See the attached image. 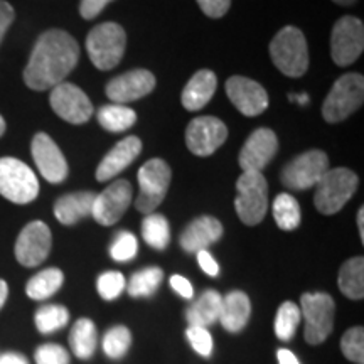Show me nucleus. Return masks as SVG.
Masks as SVG:
<instances>
[{
    "mask_svg": "<svg viewBox=\"0 0 364 364\" xmlns=\"http://www.w3.org/2000/svg\"><path fill=\"white\" fill-rule=\"evenodd\" d=\"M80 59V46L66 31H46L36 41L29 63L24 70V81L31 90H51L63 83L75 70Z\"/></svg>",
    "mask_w": 364,
    "mask_h": 364,
    "instance_id": "f257e3e1",
    "label": "nucleus"
},
{
    "mask_svg": "<svg viewBox=\"0 0 364 364\" xmlns=\"http://www.w3.org/2000/svg\"><path fill=\"white\" fill-rule=\"evenodd\" d=\"M273 65L290 78L306 75L309 68V51L306 36L294 26H287L277 33L270 44Z\"/></svg>",
    "mask_w": 364,
    "mask_h": 364,
    "instance_id": "f03ea898",
    "label": "nucleus"
},
{
    "mask_svg": "<svg viewBox=\"0 0 364 364\" xmlns=\"http://www.w3.org/2000/svg\"><path fill=\"white\" fill-rule=\"evenodd\" d=\"M127 34L117 22H105L91 29L86 38V51L95 66L102 71L113 70L125 54Z\"/></svg>",
    "mask_w": 364,
    "mask_h": 364,
    "instance_id": "7ed1b4c3",
    "label": "nucleus"
},
{
    "mask_svg": "<svg viewBox=\"0 0 364 364\" xmlns=\"http://www.w3.org/2000/svg\"><path fill=\"white\" fill-rule=\"evenodd\" d=\"M358 182V176L346 167H336V169L327 171L324 177L318 181L316 196H314V204H316L317 211L327 216L339 213L356 193Z\"/></svg>",
    "mask_w": 364,
    "mask_h": 364,
    "instance_id": "20e7f679",
    "label": "nucleus"
},
{
    "mask_svg": "<svg viewBox=\"0 0 364 364\" xmlns=\"http://www.w3.org/2000/svg\"><path fill=\"white\" fill-rule=\"evenodd\" d=\"M364 100V78L358 73H348L336 81L322 105V115L329 124H338L361 108Z\"/></svg>",
    "mask_w": 364,
    "mask_h": 364,
    "instance_id": "39448f33",
    "label": "nucleus"
},
{
    "mask_svg": "<svg viewBox=\"0 0 364 364\" xmlns=\"http://www.w3.org/2000/svg\"><path fill=\"white\" fill-rule=\"evenodd\" d=\"M238 198L235 208L240 220L248 226L258 225L268 209V184L262 172H243L236 181Z\"/></svg>",
    "mask_w": 364,
    "mask_h": 364,
    "instance_id": "423d86ee",
    "label": "nucleus"
},
{
    "mask_svg": "<svg viewBox=\"0 0 364 364\" xmlns=\"http://www.w3.org/2000/svg\"><path fill=\"white\" fill-rule=\"evenodd\" d=\"M0 194L16 204L34 201L39 194V182L34 171L14 157L0 159Z\"/></svg>",
    "mask_w": 364,
    "mask_h": 364,
    "instance_id": "0eeeda50",
    "label": "nucleus"
},
{
    "mask_svg": "<svg viewBox=\"0 0 364 364\" xmlns=\"http://www.w3.org/2000/svg\"><path fill=\"white\" fill-rule=\"evenodd\" d=\"M171 167L162 159H152L145 162L139 171L140 194L135 201L136 211L152 215L161 206L171 184Z\"/></svg>",
    "mask_w": 364,
    "mask_h": 364,
    "instance_id": "6e6552de",
    "label": "nucleus"
},
{
    "mask_svg": "<svg viewBox=\"0 0 364 364\" xmlns=\"http://www.w3.org/2000/svg\"><path fill=\"white\" fill-rule=\"evenodd\" d=\"M300 316L306 318V341L309 344H321L334 327V300L329 294H304L300 297Z\"/></svg>",
    "mask_w": 364,
    "mask_h": 364,
    "instance_id": "1a4fd4ad",
    "label": "nucleus"
},
{
    "mask_svg": "<svg viewBox=\"0 0 364 364\" xmlns=\"http://www.w3.org/2000/svg\"><path fill=\"white\" fill-rule=\"evenodd\" d=\"M329 171V157L322 150H309L289 162L282 171V182L292 191L311 189Z\"/></svg>",
    "mask_w": 364,
    "mask_h": 364,
    "instance_id": "9d476101",
    "label": "nucleus"
},
{
    "mask_svg": "<svg viewBox=\"0 0 364 364\" xmlns=\"http://www.w3.org/2000/svg\"><path fill=\"white\" fill-rule=\"evenodd\" d=\"M364 26L353 16H344L331 34V56L338 66H349L363 54Z\"/></svg>",
    "mask_w": 364,
    "mask_h": 364,
    "instance_id": "9b49d317",
    "label": "nucleus"
},
{
    "mask_svg": "<svg viewBox=\"0 0 364 364\" xmlns=\"http://www.w3.org/2000/svg\"><path fill=\"white\" fill-rule=\"evenodd\" d=\"M228 129L220 118L206 115L198 117L188 125L186 144L194 156L208 157L226 142Z\"/></svg>",
    "mask_w": 364,
    "mask_h": 364,
    "instance_id": "f8f14e48",
    "label": "nucleus"
},
{
    "mask_svg": "<svg viewBox=\"0 0 364 364\" xmlns=\"http://www.w3.org/2000/svg\"><path fill=\"white\" fill-rule=\"evenodd\" d=\"M51 107L58 117L73 125H81L93 115V105L85 91L73 83H59L51 91Z\"/></svg>",
    "mask_w": 364,
    "mask_h": 364,
    "instance_id": "ddd939ff",
    "label": "nucleus"
},
{
    "mask_svg": "<svg viewBox=\"0 0 364 364\" xmlns=\"http://www.w3.org/2000/svg\"><path fill=\"white\" fill-rule=\"evenodd\" d=\"M51 230L43 221L26 225L16 241V258L24 267H38L51 252Z\"/></svg>",
    "mask_w": 364,
    "mask_h": 364,
    "instance_id": "4468645a",
    "label": "nucleus"
},
{
    "mask_svg": "<svg viewBox=\"0 0 364 364\" xmlns=\"http://www.w3.org/2000/svg\"><path fill=\"white\" fill-rule=\"evenodd\" d=\"M132 203V186L130 182L118 179L108 186L102 194H97L91 216L95 221L103 226H112L122 220L125 211Z\"/></svg>",
    "mask_w": 364,
    "mask_h": 364,
    "instance_id": "2eb2a0df",
    "label": "nucleus"
},
{
    "mask_svg": "<svg viewBox=\"0 0 364 364\" xmlns=\"http://www.w3.org/2000/svg\"><path fill=\"white\" fill-rule=\"evenodd\" d=\"M33 159L38 166L41 176L51 184H59L68 177V162L56 142L48 134H36L31 145Z\"/></svg>",
    "mask_w": 364,
    "mask_h": 364,
    "instance_id": "dca6fc26",
    "label": "nucleus"
},
{
    "mask_svg": "<svg viewBox=\"0 0 364 364\" xmlns=\"http://www.w3.org/2000/svg\"><path fill=\"white\" fill-rule=\"evenodd\" d=\"M226 93L236 110L245 117H257L268 108L267 90L245 76H231L226 81Z\"/></svg>",
    "mask_w": 364,
    "mask_h": 364,
    "instance_id": "f3484780",
    "label": "nucleus"
},
{
    "mask_svg": "<svg viewBox=\"0 0 364 364\" xmlns=\"http://www.w3.org/2000/svg\"><path fill=\"white\" fill-rule=\"evenodd\" d=\"M279 150V140L270 129H257L248 136L240 152V166L245 172H262Z\"/></svg>",
    "mask_w": 364,
    "mask_h": 364,
    "instance_id": "a211bd4d",
    "label": "nucleus"
},
{
    "mask_svg": "<svg viewBox=\"0 0 364 364\" xmlns=\"http://www.w3.org/2000/svg\"><path fill=\"white\" fill-rule=\"evenodd\" d=\"M156 88V76L147 70H132L113 78L107 85V97L113 103H130Z\"/></svg>",
    "mask_w": 364,
    "mask_h": 364,
    "instance_id": "6ab92c4d",
    "label": "nucleus"
},
{
    "mask_svg": "<svg viewBox=\"0 0 364 364\" xmlns=\"http://www.w3.org/2000/svg\"><path fill=\"white\" fill-rule=\"evenodd\" d=\"M140 152H142V142H140L139 136L132 135L127 136L124 140H120V142L103 157V161L100 162L97 169V179L100 182H107L113 179V177L120 174L125 167H129L130 164L139 157Z\"/></svg>",
    "mask_w": 364,
    "mask_h": 364,
    "instance_id": "aec40b11",
    "label": "nucleus"
},
{
    "mask_svg": "<svg viewBox=\"0 0 364 364\" xmlns=\"http://www.w3.org/2000/svg\"><path fill=\"white\" fill-rule=\"evenodd\" d=\"M223 236V225L213 216H201L193 223L181 235V247L188 253H198L208 250Z\"/></svg>",
    "mask_w": 364,
    "mask_h": 364,
    "instance_id": "412c9836",
    "label": "nucleus"
},
{
    "mask_svg": "<svg viewBox=\"0 0 364 364\" xmlns=\"http://www.w3.org/2000/svg\"><path fill=\"white\" fill-rule=\"evenodd\" d=\"M218 78L215 73L209 70L198 71L193 78L189 80V83L186 85V88L182 90V107L189 112L201 110V108H204L209 103V100L213 98Z\"/></svg>",
    "mask_w": 364,
    "mask_h": 364,
    "instance_id": "4be33fe9",
    "label": "nucleus"
},
{
    "mask_svg": "<svg viewBox=\"0 0 364 364\" xmlns=\"http://www.w3.org/2000/svg\"><path fill=\"white\" fill-rule=\"evenodd\" d=\"M95 198H97V194L90 193V191L63 196L54 204V216L61 225H76L80 220L91 215Z\"/></svg>",
    "mask_w": 364,
    "mask_h": 364,
    "instance_id": "5701e85b",
    "label": "nucleus"
},
{
    "mask_svg": "<svg viewBox=\"0 0 364 364\" xmlns=\"http://www.w3.org/2000/svg\"><path fill=\"white\" fill-rule=\"evenodd\" d=\"M250 316H252V302L247 294L235 290L223 297L220 322L228 332L236 334V332L243 331L245 326L248 324Z\"/></svg>",
    "mask_w": 364,
    "mask_h": 364,
    "instance_id": "b1692460",
    "label": "nucleus"
},
{
    "mask_svg": "<svg viewBox=\"0 0 364 364\" xmlns=\"http://www.w3.org/2000/svg\"><path fill=\"white\" fill-rule=\"evenodd\" d=\"M223 297L216 290H206L196 302L188 309L186 318L191 327H208L220 321Z\"/></svg>",
    "mask_w": 364,
    "mask_h": 364,
    "instance_id": "393cba45",
    "label": "nucleus"
},
{
    "mask_svg": "<svg viewBox=\"0 0 364 364\" xmlns=\"http://www.w3.org/2000/svg\"><path fill=\"white\" fill-rule=\"evenodd\" d=\"M70 346L76 358L90 359L97 351L98 331L90 318H78L70 332Z\"/></svg>",
    "mask_w": 364,
    "mask_h": 364,
    "instance_id": "a878e982",
    "label": "nucleus"
},
{
    "mask_svg": "<svg viewBox=\"0 0 364 364\" xmlns=\"http://www.w3.org/2000/svg\"><path fill=\"white\" fill-rule=\"evenodd\" d=\"M339 290L346 297L361 300L364 297V260L363 257L351 258L339 270Z\"/></svg>",
    "mask_w": 364,
    "mask_h": 364,
    "instance_id": "bb28decb",
    "label": "nucleus"
},
{
    "mask_svg": "<svg viewBox=\"0 0 364 364\" xmlns=\"http://www.w3.org/2000/svg\"><path fill=\"white\" fill-rule=\"evenodd\" d=\"M63 282H65V275L59 268H46L27 282L26 294L33 300H46L61 289Z\"/></svg>",
    "mask_w": 364,
    "mask_h": 364,
    "instance_id": "cd10ccee",
    "label": "nucleus"
},
{
    "mask_svg": "<svg viewBox=\"0 0 364 364\" xmlns=\"http://www.w3.org/2000/svg\"><path fill=\"white\" fill-rule=\"evenodd\" d=\"M136 122V113L124 105H107L98 112V124L108 132L129 130Z\"/></svg>",
    "mask_w": 364,
    "mask_h": 364,
    "instance_id": "c85d7f7f",
    "label": "nucleus"
},
{
    "mask_svg": "<svg viewBox=\"0 0 364 364\" xmlns=\"http://www.w3.org/2000/svg\"><path fill=\"white\" fill-rule=\"evenodd\" d=\"M273 220L284 231H292L299 228L302 216H300L297 199L287 193L277 196L275 201H273Z\"/></svg>",
    "mask_w": 364,
    "mask_h": 364,
    "instance_id": "c756f323",
    "label": "nucleus"
},
{
    "mask_svg": "<svg viewBox=\"0 0 364 364\" xmlns=\"http://www.w3.org/2000/svg\"><path fill=\"white\" fill-rule=\"evenodd\" d=\"M164 279V272L159 267H149L134 273L130 277L129 285L125 287L132 297H150L157 292Z\"/></svg>",
    "mask_w": 364,
    "mask_h": 364,
    "instance_id": "7c9ffc66",
    "label": "nucleus"
},
{
    "mask_svg": "<svg viewBox=\"0 0 364 364\" xmlns=\"http://www.w3.org/2000/svg\"><path fill=\"white\" fill-rule=\"evenodd\" d=\"M142 238L149 247L166 250L171 241L169 221L162 215H147L142 221Z\"/></svg>",
    "mask_w": 364,
    "mask_h": 364,
    "instance_id": "2f4dec72",
    "label": "nucleus"
},
{
    "mask_svg": "<svg viewBox=\"0 0 364 364\" xmlns=\"http://www.w3.org/2000/svg\"><path fill=\"white\" fill-rule=\"evenodd\" d=\"M34 322L41 334H53V332L63 329L70 322V312L65 306L48 304V306L38 309Z\"/></svg>",
    "mask_w": 364,
    "mask_h": 364,
    "instance_id": "473e14b6",
    "label": "nucleus"
},
{
    "mask_svg": "<svg viewBox=\"0 0 364 364\" xmlns=\"http://www.w3.org/2000/svg\"><path fill=\"white\" fill-rule=\"evenodd\" d=\"M300 309L294 302H284L275 316V334L280 341H292L300 324Z\"/></svg>",
    "mask_w": 364,
    "mask_h": 364,
    "instance_id": "72a5a7b5",
    "label": "nucleus"
},
{
    "mask_svg": "<svg viewBox=\"0 0 364 364\" xmlns=\"http://www.w3.org/2000/svg\"><path fill=\"white\" fill-rule=\"evenodd\" d=\"M132 334L125 326H115L105 334L103 351L108 358L122 359L130 349Z\"/></svg>",
    "mask_w": 364,
    "mask_h": 364,
    "instance_id": "f704fd0d",
    "label": "nucleus"
},
{
    "mask_svg": "<svg viewBox=\"0 0 364 364\" xmlns=\"http://www.w3.org/2000/svg\"><path fill=\"white\" fill-rule=\"evenodd\" d=\"M341 351L349 361L364 364V329L353 327L341 339Z\"/></svg>",
    "mask_w": 364,
    "mask_h": 364,
    "instance_id": "c9c22d12",
    "label": "nucleus"
},
{
    "mask_svg": "<svg viewBox=\"0 0 364 364\" xmlns=\"http://www.w3.org/2000/svg\"><path fill=\"white\" fill-rule=\"evenodd\" d=\"M136 250H139V241L129 231H120L113 238L110 247V255L115 262H130L134 260Z\"/></svg>",
    "mask_w": 364,
    "mask_h": 364,
    "instance_id": "e433bc0d",
    "label": "nucleus"
},
{
    "mask_svg": "<svg viewBox=\"0 0 364 364\" xmlns=\"http://www.w3.org/2000/svg\"><path fill=\"white\" fill-rule=\"evenodd\" d=\"M127 287L125 277L120 272H105L98 277L97 289L98 294L102 295L105 300H115L120 297Z\"/></svg>",
    "mask_w": 364,
    "mask_h": 364,
    "instance_id": "4c0bfd02",
    "label": "nucleus"
},
{
    "mask_svg": "<svg viewBox=\"0 0 364 364\" xmlns=\"http://www.w3.org/2000/svg\"><path fill=\"white\" fill-rule=\"evenodd\" d=\"M36 364H70V353L59 344H43L34 353Z\"/></svg>",
    "mask_w": 364,
    "mask_h": 364,
    "instance_id": "58836bf2",
    "label": "nucleus"
},
{
    "mask_svg": "<svg viewBox=\"0 0 364 364\" xmlns=\"http://www.w3.org/2000/svg\"><path fill=\"white\" fill-rule=\"evenodd\" d=\"M191 346L198 354L203 358H209L213 354V338L206 327H188L186 331Z\"/></svg>",
    "mask_w": 364,
    "mask_h": 364,
    "instance_id": "ea45409f",
    "label": "nucleus"
},
{
    "mask_svg": "<svg viewBox=\"0 0 364 364\" xmlns=\"http://www.w3.org/2000/svg\"><path fill=\"white\" fill-rule=\"evenodd\" d=\"M196 2L199 4L201 11L213 19H220V17L226 16L231 6V0H196Z\"/></svg>",
    "mask_w": 364,
    "mask_h": 364,
    "instance_id": "a19ab883",
    "label": "nucleus"
},
{
    "mask_svg": "<svg viewBox=\"0 0 364 364\" xmlns=\"http://www.w3.org/2000/svg\"><path fill=\"white\" fill-rule=\"evenodd\" d=\"M112 0H81L80 4V14L86 21L95 19L105 7L110 4Z\"/></svg>",
    "mask_w": 364,
    "mask_h": 364,
    "instance_id": "79ce46f5",
    "label": "nucleus"
},
{
    "mask_svg": "<svg viewBox=\"0 0 364 364\" xmlns=\"http://www.w3.org/2000/svg\"><path fill=\"white\" fill-rule=\"evenodd\" d=\"M14 17H16V14H14L11 4L6 2V0H0V43H2L4 36H6L7 29L14 22Z\"/></svg>",
    "mask_w": 364,
    "mask_h": 364,
    "instance_id": "37998d69",
    "label": "nucleus"
},
{
    "mask_svg": "<svg viewBox=\"0 0 364 364\" xmlns=\"http://www.w3.org/2000/svg\"><path fill=\"white\" fill-rule=\"evenodd\" d=\"M196 255H198L199 267L203 268L204 273H208L209 277H216L218 273H220V265H218L215 258H213V255L209 253L208 250H201V252H198Z\"/></svg>",
    "mask_w": 364,
    "mask_h": 364,
    "instance_id": "c03bdc74",
    "label": "nucleus"
},
{
    "mask_svg": "<svg viewBox=\"0 0 364 364\" xmlns=\"http://www.w3.org/2000/svg\"><path fill=\"white\" fill-rule=\"evenodd\" d=\"M171 287L176 290L177 294L181 295V297H184V299H193V295H194L193 285H191V282H189L188 279H184V277H181V275H172V277H171Z\"/></svg>",
    "mask_w": 364,
    "mask_h": 364,
    "instance_id": "a18cd8bd",
    "label": "nucleus"
},
{
    "mask_svg": "<svg viewBox=\"0 0 364 364\" xmlns=\"http://www.w3.org/2000/svg\"><path fill=\"white\" fill-rule=\"evenodd\" d=\"M0 364H29V361L19 353H4L0 354Z\"/></svg>",
    "mask_w": 364,
    "mask_h": 364,
    "instance_id": "49530a36",
    "label": "nucleus"
},
{
    "mask_svg": "<svg viewBox=\"0 0 364 364\" xmlns=\"http://www.w3.org/2000/svg\"><path fill=\"white\" fill-rule=\"evenodd\" d=\"M277 358H279V364H300L297 356L294 353H290L289 349H279Z\"/></svg>",
    "mask_w": 364,
    "mask_h": 364,
    "instance_id": "de8ad7c7",
    "label": "nucleus"
},
{
    "mask_svg": "<svg viewBox=\"0 0 364 364\" xmlns=\"http://www.w3.org/2000/svg\"><path fill=\"white\" fill-rule=\"evenodd\" d=\"M7 295H9V287H7L6 282L0 280V309H2L4 304H6Z\"/></svg>",
    "mask_w": 364,
    "mask_h": 364,
    "instance_id": "09e8293b",
    "label": "nucleus"
},
{
    "mask_svg": "<svg viewBox=\"0 0 364 364\" xmlns=\"http://www.w3.org/2000/svg\"><path fill=\"white\" fill-rule=\"evenodd\" d=\"M358 228H359V236H361V241H364V209L361 208L358 213Z\"/></svg>",
    "mask_w": 364,
    "mask_h": 364,
    "instance_id": "8fccbe9b",
    "label": "nucleus"
},
{
    "mask_svg": "<svg viewBox=\"0 0 364 364\" xmlns=\"http://www.w3.org/2000/svg\"><path fill=\"white\" fill-rule=\"evenodd\" d=\"M336 4H339V6H351V4L356 2V0H334Z\"/></svg>",
    "mask_w": 364,
    "mask_h": 364,
    "instance_id": "3c124183",
    "label": "nucleus"
},
{
    "mask_svg": "<svg viewBox=\"0 0 364 364\" xmlns=\"http://www.w3.org/2000/svg\"><path fill=\"white\" fill-rule=\"evenodd\" d=\"M4 132H6V122H4V118L0 117V136L4 135Z\"/></svg>",
    "mask_w": 364,
    "mask_h": 364,
    "instance_id": "603ef678",
    "label": "nucleus"
}]
</instances>
